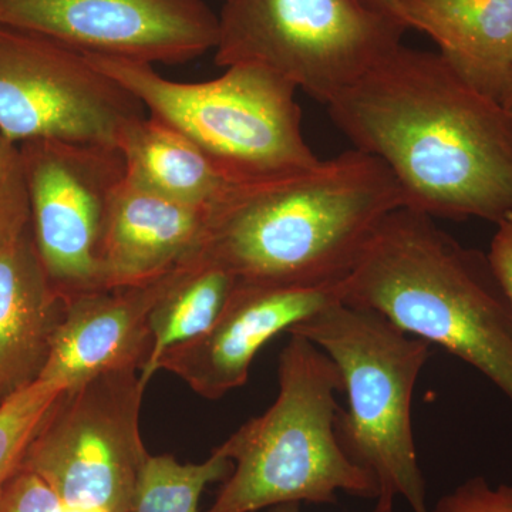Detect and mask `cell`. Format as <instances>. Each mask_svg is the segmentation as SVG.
I'll return each instance as SVG.
<instances>
[{"instance_id":"cell-1","label":"cell","mask_w":512,"mask_h":512,"mask_svg":"<svg viewBox=\"0 0 512 512\" xmlns=\"http://www.w3.org/2000/svg\"><path fill=\"white\" fill-rule=\"evenodd\" d=\"M353 148L382 161L404 207L434 218L512 215V116L440 53L400 45L326 104Z\"/></svg>"},{"instance_id":"cell-2","label":"cell","mask_w":512,"mask_h":512,"mask_svg":"<svg viewBox=\"0 0 512 512\" xmlns=\"http://www.w3.org/2000/svg\"><path fill=\"white\" fill-rule=\"evenodd\" d=\"M404 207L389 168L352 148L295 173L239 184L204 248L239 282L340 284L380 222Z\"/></svg>"},{"instance_id":"cell-3","label":"cell","mask_w":512,"mask_h":512,"mask_svg":"<svg viewBox=\"0 0 512 512\" xmlns=\"http://www.w3.org/2000/svg\"><path fill=\"white\" fill-rule=\"evenodd\" d=\"M340 301L372 309L487 377L512 404V312L487 254L399 208L373 232Z\"/></svg>"},{"instance_id":"cell-4","label":"cell","mask_w":512,"mask_h":512,"mask_svg":"<svg viewBox=\"0 0 512 512\" xmlns=\"http://www.w3.org/2000/svg\"><path fill=\"white\" fill-rule=\"evenodd\" d=\"M289 336L274 404L218 446L234 467L207 512L336 504L340 491L379 497L376 477L353 463L339 441L338 366L311 340Z\"/></svg>"},{"instance_id":"cell-5","label":"cell","mask_w":512,"mask_h":512,"mask_svg":"<svg viewBox=\"0 0 512 512\" xmlns=\"http://www.w3.org/2000/svg\"><path fill=\"white\" fill-rule=\"evenodd\" d=\"M311 340L338 366L348 409L338 436L357 466L376 477V511L393 512L403 498L413 512H430L414 443L412 404L431 345L372 309L330 303L289 330Z\"/></svg>"},{"instance_id":"cell-6","label":"cell","mask_w":512,"mask_h":512,"mask_svg":"<svg viewBox=\"0 0 512 512\" xmlns=\"http://www.w3.org/2000/svg\"><path fill=\"white\" fill-rule=\"evenodd\" d=\"M148 116L204 151L239 183L295 173L320 158L306 143L296 87L261 67L237 64L208 82H175L153 64L89 55Z\"/></svg>"},{"instance_id":"cell-7","label":"cell","mask_w":512,"mask_h":512,"mask_svg":"<svg viewBox=\"0 0 512 512\" xmlns=\"http://www.w3.org/2000/svg\"><path fill=\"white\" fill-rule=\"evenodd\" d=\"M406 30L362 0H222L214 62L261 67L326 106Z\"/></svg>"},{"instance_id":"cell-8","label":"cell","mask_w":512,"mask_h":512,"mask_svg":"<svg viewBox=\"0 0 512 512\" xmlns=\"http://www.w3.org/2000/svg\"><path fill=\"white\" fill-rule=\"evenodd\" d=\"M147 386L140 370L103 373L63 390L20 467L63 507L128 512L148 454L140 431Z\"/></svg>"},{"instance_id":"cell-9","label":"cell","mask_w":512,"mask_h":512,"mask_svg":"<svg viewBox=\"0 0 512 512\" xmlns=\"http://www.w3.org/2000/svg\"><path fill=\"white\" fill-rule=\"evenodd\" d=\"M146 114L134 94L84 53L0 25V131L12 143L64 141L119 148L131 124Z\"/></svg>"},{"instance_id":"cell-10","label":"cell","mask_w":512,"mask_h":512,"mask_svg":"<svg viewBox=\"0 0 512 512\" xmlns=\"http://www.w3.org/2000/svg\"><path fill=\"white\" fill-rule=\"evenodd\" d=\"M30 229L47 274L64 293L101 288L100 242L126 177L119 148L64 141L20 144Z\"/></svg>"},{"instance_id":"cell-11","label":"cell","mask_w":512,"mask_h":512,"mask_svg":"<svg viewBox=\"0 0 512 512\" xmlns=\"http://www.w3.org/2000/svg\"><path fill=\"white\" fill-rule=\"evenodd\" d=\"M0 25L153 66L191 62L218 42V13L204 0H0Z\"/></svg>"},{"instance_id":"cell-12","label":"cell","mask_w":512,"mask_h":512,"mask_svg":"<svg viewBox=\"0 0 512 512\" xmlns=\"http://www.w3.org/2000/svg\"><path fill=\"white\" fill-rule=\"evenodd\" d=\"M340 284L285 286L239 282L212 328L168 350L158 370L173 373L207 400L244 386L259 350L279 333L340 301Z\"/></svg>"},{"instance_id":"cell-13","label":"cell","mask_w":512,"mask_h":512,"mask_svg":"<svg viewBox=\"0 0 512 512\" xmlns=\"http://www.w3.org/2000/svg\"><path fill=\"white\" fill-rule=\"evenodd\" d=\"M175 269L144 284L64 293L66 303L39 379L72 389L103 373L143 369L150 318Z\"/></svg>"},{"instance_id":"cell-14","label":"cell","mask_w":512,"mask_h":512,"mask_svg":"<svg viewBox=\"0 0 512 512\" xmlns=\"http://www.w3.org/2000/svg\"><path fill=\"white\" fill-rule=\"evenodd\" d=\"M214 210L174 200L126 177L111 198L99 262L101 288L144 284L200 251Z\"/></svg>"},{"instance_id":"cell-15","label":"cell","mask_w":512,"mask_h":512,"mask_svg":"<svg viewBox=\"0 0 512 512\" xmlns=\"http://www.w3.org/2000/svg\"><path fill=\"white\" fill-rule=\"evenodd\" d=\"M66 296L42 264L32 229L0 248V402L39 379Z\"/></svg>"},{"instance_id":"cell-16","label":"cell","mask_w":512,"mask_h":512,"mask_svg":"<svg viewBox=\"0 0 512 512\" xmlns=\"http://www.w3.org/2000/svg\"><path fill=\"white\" fill-rule=\"evenodd\" d=\"M394 13L430 36L470 86L500 101L512 72V0H397Z\"/></svg>"},{"instance_id":"cell-17","label":"cell","mask_w":512,"mask_h":512,"mask_svg":"<svg viewBox=\"0 0 512 512\" xmlns=\"http://www.w3.org/2000/svg\"><path fill=\"white\" fill-rule=\"evenodd\" d=\"M119 148L128 177L187 204L215 210L242 184L183 134L148 114L131 124Z\"/></svg>"},{"instance_id":"cell-18","label":"cell","mask_w":512,"mask_h":512,"mask_svg":"<svg viewBox=\"0 0 512 512\" xmlns=\"http://www.w3.org/2000/svg\"><path fill=\"white\" fill-rule=\"evenodd\" d=\"M237 284V276L204 247L177 266L151 312V352L140 372L146 386L168 350L200 338L212 328Z\"/></svg>"},{"instance_id":"cell-19","label":"cell","mask_w":512,"mask_h":512,"mask_svg":"<svg viewBox=\"0 0 512 512\" xmlns=\"http://www.w3.org/2000/svg\"><path fill=\"white\" fill-rule=\"evenodd\" d=\"M232 461L214 448L202 463L181 464L174 456H150L128 512H198L208 485L225 480Z\"/></svg>"},{"instance_id":"cell-20","label":"cell","mask_w":512,"mask_h":512,"mask_svg":"<svg viewBox=\"0 0 512 512\" xmlns=\"http://www.w3.org/2000/svg\"><path fill=\"white\" fill-rule=\"evenodd\" d=\"M63 389L37 379L0 402V488L22 464L37 430Z\"/></svg>"},{"instance_id":"cell-21","label":"cell","mask_w":512,"mask_h":512,"mask_svg":"<svg viewBox=\"0 0 512 512\" xmlns=\"http://www.w3.org/2000/svg\"><path fill=\"white\" fill-rule=\"evenodd\" d=\"M30 229V205L25 167L18 144L0 131V248Z\"/></svg>"},{"instance_id":"cell-22","label":"cell","mask_w":512,"mask_h":512,"mask_svg":"<svg viewBox=\"0 0 512 512\" xmlns=\"http://www.w3.org/2000/svg\"><path fill=\"white\" fill-rule=\"evenodd\" d=\"M430 512H512V485H491L483 476L468 478Z\"/></svg>"},{"instance_id":"cell-23","label":"cell","mask_w":512,"mask_h":512,"mask_svg":"<svg viewBox=\"0 0 512 512\" xmlns=\"http://www.w3.org/2000/svg\"><path fill=\"white\" fill-rule=\"evenodd\" d=\"M0 512H60V501L42 478L19 467L0 488Z\"/></svg>"},{"instance_id":"cell-24","label":"cell","mask_w":512,"mask_h":512,"mask_svg":"<svg viewBox=\"0 0 512 512\" xmlns=\"http://www.w3.org/2000/svg\"><path fill=\"white\" fill-rule=\"evenodd\" d=\"M495 225L497 231L487 256L512 312V215Z\"/></svg>"},{"instance_id":"cell-25","label":"cell","mask_w":512,"mask_h":512,"mask_svg":"<svg viewBox=\"0 0 512 512\" xmlns=\"http://www.w3.org/2000/svg\"><path fill=\"white\" fill-rule=\"evenodd\" d=\"M362 2H365L369 8L377 10V12L384 13V15H389L393 16V18H396V13H394V10H396L397 0H362Z\"/></svg>"},{"instance_id":"cell-26","label":"cell","mask_w":512,"mask_h":512,"mask_svg":"<svg viewBox=\"0 0 512 512\" xmlns=\"http://www.w3.org/2000/svg\"><path fill=\"white\" fill-rule=\"evenodd\" d=\"M500 103L503 104L505 109H512V72L510 79H508L507 86H505L503 94H501Z\"/></svg>"},{"instance_id":"cell-27","label":"cell","mask_w":512,"mask_h":512,"mask_svg":"<svg viewBox=\"0 0 512 512\" xmlns=\"http://www.w3.org/2000/svg\"><path fill=\"white\" fill-rule=\"evenodd\" d=\"M271 512H301V504H282V505H276V507H272ZM373 512H380V511H373Z\"/></svg>"},{"instance_id":"cell-28","label":"cell","mask_w":512,"mask_h":512,"mask_svg":"<svg viewBox=\"0 0 512 512\" xmlns=\"http://www.w3.org/2000/svg\"><path fill=\"white\" fill-rule=\"evenodd\" d=\"M60 512H99V511L84 510V508L63 507V505H60Z\"/></svg>"},{"instance_id":"cell-29","label":"cell","mask_w":512,"mask_h":512,"mask_svg":"<svg viewBox=\"0 0 512 512\" xmlns=\"http://www.w3.org/2000/svg\"><path fill=\"white\" fill-rule=\"evenodd\" d=\"M511 116H512V109L510 110Z\"/></svg>"}]
</instances>
